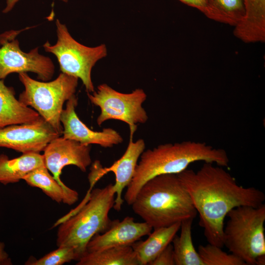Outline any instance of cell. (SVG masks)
<instances>
[{"label": "cell", "mask_w": 265, "mask_h": 265, "mask_svg": "<svg viewBox=\"0 0 265 265\" xmlns=\"http://www.w3.org/2000/svg\"><path fill=\"white\" fill-rule=\"evenodd\" d=\"M75 250L67 246H60L38 260H31L25 264L28 265H62L73 260H78Z\"/></svg>", "instance_id": "cb8c5ba5"}, {"label": "cell", "mask_w": 265, "mask_h": 265, "mask_svg": "<svg viewBox=\"0 0 265 265\" xmlns=\"http://www.w3.org/2000/svg\"><path fill=\"white\" fill-rule=\"evenodd\" d=\"M193 219L189 218L182 221L180 234L176 235L172 241L175 265H204L192 241Z\"/></svg>", "instance_id": "7402d4cb"}, {"label": "cell", "mask_w": 265, "mask_h": 265, "mask_svg": "<svg viewBox=\"0 0 265 265\" xmlns=\"http://www.w3.org/2000/svg\"><path fill=\"white\" fill-rule=\"evenodd\" d=\"M152 229L146 222H136L131 216H127L121 221L115 219L106 232L97 234L91 238L87 243L86 252L98 251L114 246L132 245L142 237L148 236Z\"/></svg>", "instance_id": "5bb4252c"}, {"label": "cell", "mask_w": 265, "mask_h": 265, "mask_svg": "<svg viewBox=\"0 0 265 265\" xmlns=\"http://www.w3.org/2000/svg\"><path fill=\"white\" fill-rule=\"evenodd\" d=\"M20 0H6V7L3 10V13H7L10 11L16 2H17ZM62 1L64 2H67L68 0H61Z\"/></svg>", "instance_id": "83f0119b"}, {"label": "cell", "mask_w": 265, "mask_h": 265, "mask_svg": "<svg viewBox=\"0 0 265 265\" xmlns=\"http://www.w3.org/2000/svg\"><path fill=\"white\" fill-rule=\"evenodd\" d=\"M181 2L187 5V6L195 8L203 14L206 9V0H179Z\"/></svg>", "instance_id": "484cf974"}, {"label": "cell", "mask_w": 265, "mask_h": 265, "mask_svg": "<svg viewBox=\"0 0 265 265\" xmlns=\"http://www.w3.org/2000/svg\"><path fill=\"white\" fill-rule=\"evenodd\" d=\"M43 165H45L44 157L39 153H25L13 159L1 154L0 183L4 185L17 183L31 171Z\"/></svg>", "instance_id": "d6986e66"}, {"label": "cell", "mask_w": 265, "mask_h": 265, "mask_svg": "<svg viewBox=\"0 0 265 265\" xmlns=\"http://www.w3.org/2000/svg\"><path fill=\"white\" fill-rule=\"evenodd\" d=\"M204 14L209 19L235 27L245 15L244 0H206Z\"/></svg>", "instance_id": "44dd1931"}, {"label": "cell", "mask_w": 265, "mask_h": 265, "mask_svg": "<svg viewBox=\"0 0 265 265\" xmlns=\"http://www.w3.org/2000/svg\"><path fill=\"white\" fill-rule=\"evenodd\" d=\"M145 148V143L143 139H139L133 142V136H130L129 142L125 153L111 166L103 167L99 161H96L91 167L88 178L90 183L94 184L107 173H114L115 182L113 187L116 197L113 208L116 211L121 210L124 201L122 198L123 190L130 183L138 159Z\"/></svg>", "instance_id": "8fae6325"}, {"label": "cell", "mask_w": 265, "mask_h": 265, "mask_svg": "<svg viewBox=\"0 0 265 265\" xmlns=\"http://www.w3.org/2000/svg\"><path fill=\"white\" fill-rule=\"evenodd\" d=\"M21 31L11 30L0 35V80L13 73L31 72L42 81L50 80L54 73L53 61L39 54L38 47L28 53L23 52L15 39Z\"/></svg>", "instance_id": "9c48e42d"}, {"label": "cell", "mask_w": 265, "mask_h": 265, "mask_svg": "<svg viewBox=\"0 0 265 265\" xmlns=\"http://www.w3.org/2000/svg\"><path fill=\"white\" fill-rule=\"evenodd\" d=\"M61 136L42 117L26 124L13 125L0 129V147L23 154L44 151L53 139Z\"/></svg>", "instance_id": "30bf717a"}, {"label": "cell", "mask_w": 265, "mask_h": 265, "mask_svg": "<svg viewBox=\"0 0 265 265\" xmlns=\"http://www.w3.org/2000/svg\"><path fill=\"white\" fill-rule=\"evenodd\" d=\"M77 265H139L131 245L114 246L95 252H86Z\"/></svg>", "instance_id": "ffe728a7"}, {"label": "cell", "mask_w": 265, "mask_h": 265, "mask_svg": "<svg viewBox=\"0 0 265 265\" xmlns=\"http://www.w3.org/2000/svg\"><path fill=\"white\" fill-rule=\"evenodd\" d=\"M181 222L154 229L145 240L132 244L139 265H148L170 243L180 230Z\"/></svg>", "instance_id": "e0dca14e"}, {"label": "cell", "mask_w": 265, "mask_h": 265, "mask_svg": "<svg viewBox=\"0 0 265 265\" xmlns=\"http://www.w3.org/2000/svg\"><path fill=\"white\" fill-rule=\"evenodd\" d=\"M198 252L204 265H247L234 254H227L222 248L209 243L199 245Z\"/></svg>", "instance_id": "603a6c76"}, {"label": "cell", "mask_w": 265, "mask_h": 265, "mask_svg": "<svg viewBox=\"0 0 265 265\" xmlns=\"http://www.w3.org/2000/svg\"><path fill=\"white\" fill-rule=\"evenodd\" d=\"M90 151V145H83L60 136L52 140L44 150L45 165L55 180L67 187L60 178L63 168L73 165L86 172L92 162Z\"/></svg>", "instance_id": "7c38bea8"}, {"label": "cell", "mask_w": 265, "mask_h": 265, "mask_svg": "<svg viewBox=\"0 0 265 265\" xmlns=\"http://www.w3.org/2000/svg\"><path fill=\"white\" fill-rule=\"evenodd\" d=\"M25 87L19 100L33 107L60 135L63 127L60 118L65 101L75 95L79 79L61 73L53 80L39 81L31 79L26 73L19 74Z\"/></svg>", "instance_id": "8992f818"}, {"label": "cell", "mask_w": 265, "mask_h": 265, "mask_svg": "<svg viewBox=\"0 0 265 265\" xmlns=\"http://www.w3.org/2000/svg\"><path fill=\"white\" fill-rule=\"evenodd\" d=\"M265 265V254L259 256L256 259V265Z\"/></svg>", "instance_id": "f1b7e54d"}, {"label": "cell", "mask_w": 265, "mask_h": 265, "mask_svg": "<svg viewBox=\"0 0 265 265\" xmlns=\"http://www.w3.org/2000/svg\"><path fill=\"white\" fill-rule=\"evenodd\" d=\"M149 265H175L173 245L169 244Z\"/></svg>", "instance_id": "d4e9b609"}, {"label": "cell", "mask_w": 265, "mask_h": 265, "mask_svg": "<svg viewBox=\"0 0 265 265\" xmlns=\"http://www.w3.org/2000/svg\"><path fill=\"white\" fill-rule=\"evenodd\" d=\"M227 216L223 245L247 265H256L257 257L265 254V204L257 207L239 206Z\"/></svg>", "instance_id": "5b68a950"}, {"label": "cell", "mask_w": 265, "mask_h": 265, "mask_svg": "<svg viewBox=\"0 0 265 265\" xmlns=\"http://www.w3.org/2000/svg\"><path fill=\"white\" fill-rule=\"evenodd\" d=\"M55 24L57 42L53 45L46 42L43 45L45 51L56 56L62 73L80 79L87 93L93 92L91 71L98 61L107 55L106 45L84 46L73 38L65 25L58 19Z\"/></svg>", "instance_id": "52a82bcc"}, {"label": "cell", "mask_w": 265, "mask_h": 265, "mask_svg": "<svg viewBox=\"0 0 265 265\" xmlns=\"http://www.w3.org/2000/svg\"><path fill=\"white\" fill-rule=\"evenodd\" d=\"M115 195L112 184L89 191L78 210L60 223L56 235L57 246L73 248L79 260L86 252L91 238L106 232L112 225L113 220L109 218V212L113 208Z\"/></svg>", "instance_id": "277c9868"}, {"label": "cell", "mask_w": 265, "mask_h": 265, "mask_svg": "<svg viewBox=\"0 0 265 265\" xmlns=\"http://www.w3.org/2000/svg\"><path fill=\"white\" fill-rule=\"evenodd\" d=\"M198 161L228 167L229 159L222 149L192 141L160 144L144 151L127 186L124 200L131 206L141 187L151 179L160 175L177 174Z\"/></svg>", "instance_id": "7a4b0ae2"}, {"label": "cell", "mask_w": 265, "mask_h": 265, "mask_svg": "<svg viewBox=\"0 0 265 265\" xmlns=\"http://www.w3.org/2000/svg\"><path fill=\"white\" fill-rule=\"evenodd\" d=\"M5 245L4 244L0 241V265L6 264V263H9L8 254L4 250Z\"/></svg>", "instance_id": "4316f807"}, {"label": "cell", "mask_w": 265, "mask_h": 265, "mask_svg": "<svg viewBox=\"0 0 265 265\" xmlns=\"http://www.w3.org/2000/svg\"><path fill=\"white\" fill-rule=\"evenodd\" d=\"M41 117L34 109L16 99L14 89L5 86L3 81L0 80V129L32 123Z\"/></svg>", "instance_id": "2e32d148"}, {"label": "cell", "mask_w": 265, "mask_h": 265, "mask_svg": "<svg viewBox=\"0 0 265 265\" xmlns=\"http://www.w3.org/2000/svg\"><path fill=\"white\" fill-rule=\"evenodd\" d=\"M245 15L234 28V35L246 43L265 41V0H244Z\"/></svg>", "instance_id": "9a60e30c"}, {"label": "cell", "mask_w": 265, "mask_h": 265, "mask_svg": "<svg viewBox=\"0 0 265 265\" xmlns=\"http://www.w3.org/2000/svg\"><path fill=\"white\" fill-rule=\"evenodd\" d=\"M220 166L204 162L197 172L186 169L177 174L199 214V225L209 243L223 247L224 221L228 213L239 206L257 207L265 194L254 187L239 186Z\"/></svg>", "instance_id": "6da1fadb"}, {"label": "cell", "mask_w": 265, "mask_h": 265, "mask_svg": "<svg viewBox=\"0 0 265 265\" xmlns=\"http://www.w3.org/2000/svg\"><path fill=\"white\" fill-rule=\"evenodd\" d=\"M29 186L41 189L53 200L72 205L79 199L78 192L69 187L61 186L43 165L26 174L23 178Z\"/></svg>", "instance_id": "ac0fdd59"}, {"label": "cell", "mask_w": 265, "mask_h": 265, "mask_svg": "<svg viewBox=\"0 0 265 265\" xmlns=\"http://www.w3.org/2000/svg\"><path fill=\"white\" fill-rule=\"evenodd\" d=\"M78 99L75 95L67 101L65 109L60 115L63 127L62 136L76 141L82 144H97L104 148H111L123 141L122 136L115 130L104 128L102 131H94L79 118L75 111Z\"/></svg>", "instance_id": "4fadbf2b"}, {"label": "cell", "mask_w": 265, "mask_h": 265, "mask_svg": "<svg viewBox=\"0 0 265 265\" xmlns=\"http://www.w3.org/2000/svg\"><path fill=\"white\" fill-rule=\"evenodd\" d=\"M87 96L90 102L100 108L101 112L97 119L99 126L108 120L121 121L128 125L130 136H133L137 124H144L148 119L147 112L142 106L147 95L141 88L124 93L103 83L92 94L87 93Z\"/></svg>", "instance_id": "ba28073f"}, {"label": "cell", "mask_w": 265, "mask_h": 265, "mask_svg": "<svg viewBox=\"0 0 265 265\" xmlns=\"http://www.w3.org/2000/svg\"><path fill=\"white\" fill-rule=\"evenodd\" d=\"M153 229L194 219L197 212L178 174L157 176L146 182L131 205Z\"/></svg>", "instance_id": "3957f363"}]
</instances>
